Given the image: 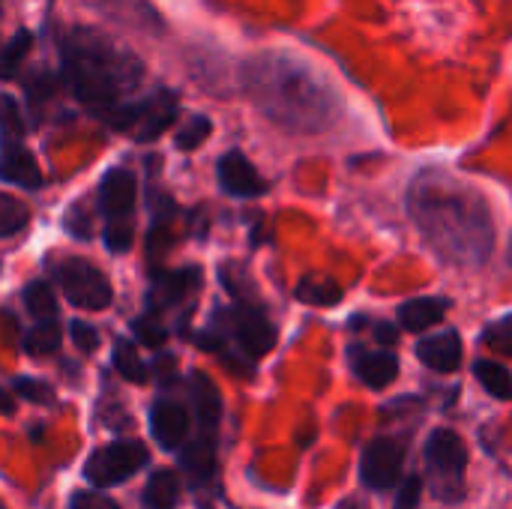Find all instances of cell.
<instances>
[{
    "instance_id": "obj_1",
    "label": "cell",
    "mask_w": 512,
    "mask_h": 509,
    "mask_svg": "<svg viewBox=\"0 0 512 509\" xmlns=\"http://www.w3.org/2000/svg\"><path fill=\"white\" fill-rule=\"evenodd\" d=\"M408 213L438 258L456 267H483L495 246V219L486 195L444 171L423 168L408 186Z\"/></svg>"
},
{
    "instance_id": "obj_2",
    "label": "cell",
    "mask_w": 512,
    "mask_h": 509,
    "mask_svg": "<svg viewBox=\"0 0 512 509\" xmlns=\"http://www.w3.org/2000/svg\"><path fill=\"white\" fill-rule=\"evenodd\" d=\"M240 84L255 108L288 132L318 135L342 117L336 87L309 60L291 51L252 54L240 66Z\"/></svg>"
},
{
    "instance_id": "obj_3",
    "label": "cell",
    "mask_w": 512,
    "mask_h": 509,
    "mask_svg": "<svg viewBox=\"0 0 512 509\" xmlns=\"http://www.w3.org/2000/svg\"><path fill=\"white\" fill-rule=\"evenodd\" d=\"M57 48L63 81L84 108L108 123L111 114L132 102L129 96L144 78V63L123 42L96 27L72 24L57 39Z\"/></svg>"
},
{
    "instance_id": "obj_4",
    "label": "cell",
    "mask_w": 512,
    "mask_h": 509,
    "mask_svg": "<svg viewBox=\"0 0 512 509\" xmlns=\"http://www.w3.org/2000/svg\"><path fill=\"white\" fill-rule=\"evenodd\" d=\"M426 465L435 480L438 498L456 504L465 498V471H468V447L453 429H438L426 444Z\"/></svg>"
},
{
    "instance_id": "obj_5",
    "label": "cell",
    "mask_w": 512,
    "mask_h": 509,
    "mask_svg": "<svg viewBox=\"0 0 512 509\" xmlns=\"http://www.w3.org/2000/svg\"><path fill=\"white\" fill-rule=\"evenodd\" d=\"M177 120V96L171 90H156L144 99H135L129 105H123L108 126L111 129H132L138 141H156L171 123Z\"/></svg>"
},
{
    "instance_id": "obj_6",
    "label": "cell",
    "mask_w": 512,
    "mask_h": 509,
    "mask_svg": "<svg viewBox=\"0 0 512 509\" xmlns=\"http://www.w3.org/2000/svg\"><path fill=\"white\" fill-rule=\"evenodd\" d=\"M57 279H60V288L72 306L87 309V312H99V309L111 306V282L90 261H84V258L63 261L57 267Z\"/></svg>"
},
{
    "instance_id": "obj_7",
    "label": "cell",
    "mask_w": 512,
    "mask_h": 509,
    "mask_svg": "<svg viewBox=\"0 0 512 509\" xmlns=\"http://www.w3.org/2000/svg\"><path fill=\"white\" fill-rule=\"evenodd\" d=\"M147 465V447L138 441H117L108 444L102 450H96L87 465H84V477L93 486L111 489L117 483H126L129 477H135L141 468Z\"/></svg>"
},
{
    "instance_id": "obj_8",
    "label": "cell",
    "mask_w": 512,
    "mask_h": 509,
    "mask_svg": "<svg viewBox=\"0 0 512 509\" xmlns=\"http://www.w3.org/2000/svg\"><path fill=\"white\" fill-rule=\"evenodd\" d=\"M402 462H405V447L393 438H378L363 453L360 477L369 489L387 492L396 486V480L402 474Z\"/></svg>"
},
{
    "instance_id": "obj_9",
    "label": "cell",
    "mask_w": 512,
    "mask_h": 509,
    "mask_svg": "<svg viewBox=\"0 0 512 509\" xmlns=\"http://www.w3.org/2000/svg\"><path fill=\"white\" fill-rule=\"evenodd\" d=\"M228 315H231L228 321H231V333H234L237 345H240L252 360H258V357H264V354L273 351V345H276V330H273V324L264 318L261 309L237 306V309L228 312Z\"/></svg>"
},
{
    "instance_id": "obj_10",
    "label": "cell",
    "mask_w": 512,
    "mask_h": 509,
    "mask_svg": "<svg viewBox=\"0 0 512 509\" xmlns=\"http://www.w3.org/2000/svg\"><path fill=\"white\" fill-rule=\"evenodd\" d=\"M216 174H219V186L234 198H258L267 192V180L255 171V165L240 150H228L219 159Z\"/></svg>"
},
{
    "instance_id": "obj_11",
    "label": "cell",
    "mask_w": 512,
    "mask_h": 509,
    "mask_svg": "<svg viewBox=\"0 0 512 509\" xmlns=\"http://www.w3.org/2000/svg\"><path fill=\"white\" fill-rule=\"evenodd\" d=\"M135 198H138V180L132 171L126 168H111L102 177L99 186V204L108 216V222H129L132 210H135Z\"/></svg>"
},
{
    "instance_id": "obj_12",
    "label": "cell",
    "mask_w": 512,
    "mask_h": 509,
    "mask_svg": "<svg viewBox=\"0 0 512 509\" xmlns=\"http://www.w3.org/2000/svg\"><path fill=\"white\" fill-rule=\"evenodd\" d=\"M0 180L12 183V186H21V189H39L45 183L33 153L24 147V141H3V150H0Z\"/></svg>"
},
{
    "instance_id": "obj_13",
    "label": "cell",
    "mask_w": 512,
    "mask_h": 509,
    "mask_svg": "<svg viewBox=\"0 0 512 509\" xmlns=\"http://www.w3.org/2000/svg\"><path fill=\"white\" fill-rule=\"evenodd\" d=\"M87 3L96 6L111 21H120V24L135 27V30L162 33V18L156 15V9L147 0H87Z\"/></svg>"
},
{
    "instance_id": "obj_14",
    "label": "cell",
    "mask_w": 512,
    "mask_h": 509,
    "mask_svg": "<svg viewBox=\"0 0 512 509\" xmlns=\"http://www.w3.org/2000/svg\"><path fill=\"white\" fill-rule=\"evenodd\" d=\"M150 429L153 438L165 447V450H177L186 441L189 432V414L183 411V405L177 402H156L150 411Z\"/></svg>"
},
{
    "instance_id": "obj_15",
    "label": "cell",
    "mask_w": 512,
    "mask_h": 509,
    "mask_svg": "<svg viewBox=\"0 0 512 509\" xmlns=\"http://www.w3.org/2000/svg\"><path fill=\"white\" fill-rule=\"evenodd\" d=\"M417 357L432 372H456L462 366V339L453 330L429 336L417 345Z\"/></svg>"
},
{
    "instance_id": "obj_16",
    "label": "cell",
    "mask_w": 512,
    "mask_h": 509,
    "mask_svg": "<svg viewBox=\"0 0 512 509\" xmlns=\"http://www.w3.org/2000/svg\"><path fill=\"white\" fill-rule=\"evenodd\" d=\"M183 471L195 486H204L213 471H216V432L198 435L186 450H183Z\"/></svg>"
},
{
    "instance_id": "obj_17",
    "label": "cell",
    "mask_w": 512,
    "mask_h": 509,
    "mask_svg": "<svg viewBox=\"0 0 512 509\" xmlns=\"http://www.w3.org/2000/svg\"><path fill=\"white\" fill-rule=\"evenodd\" d=\"M354 372L357 378L372 387V390H384L396 381L399 375V360L387 351H375V354H354Z\"/></svg>"
},
{
    "instance_id": "obj_18",
    "label": "cell",
    "mask_w": 512,
    "mask_h": 509,
    "mask_svg": "<svg viewBox=\"0 0 512 509\" xmlns=\"http://www.w3.org/2000/svg\"><path fill=\"white\" fill-rule=\"evenodd\" d=\"M189 384H192V405L198 411V420H201L204 432H216V423L222 417V396H219V390L213 387V381L204 372H192Z\"/></svg>"
},
{
    "instance_id": "obj_19",
    "label": "cell",
    "mask_w": 512,
    "mask_h": 509,
    "mask_svg": "<svg viewBox=\"0 0 512 509\" xmlns=\"http://www.w3.org/2000/svg\"><path fill=\"white\" fill-rule=\"evenodd\" d=\"M450 309L447 300H438V297H417V300H408L402 309H399V321L405 330H429L435 324H441L444 312Z\"/></svg>"
},
{
    "instance_id": "obj_20",
    "label": "cell",
    "mask_w": 512,
    "mask_h": 509,
    "mask_svg": "<svg viewBox=\"0 0 512 509\" xmlns=\"http://www.w3.org/2000/svg\"><path fill=\"white\" fill-rule=\"evenodd\" d=\"M297 300L309 303V306H336L342 300V288L336 279L321 276V273H309L297 282Z\"/></svg>"
},
{
    "instance_id": "obj_21",
    "label": "cell",
    "mask_w": 512,
    "mask_h": 509,
    "mask_svg": "<svg viewBox=\"0 0 512 509\" xmlns=\"http://www.w3.org/2000/svg\"><path fill=\"white\" fill-rule=\"evenodd\" d=\"M180 501V480L171 471H156L150 483L144 486V507L147 509H174Z\"/></svg>"
},
{
    "instance_id": "obj_22",
    "label": "cell",
    "mask_w": 512,
    "mask_h": 509,
    "mask_svg": "<svg viewBox=\"0 0 512 509\" xmlns=\"http://www.w3.org/2000/svg\"><path fill=\"white\" fill-rule=\"evenodd\" d=\"M111 363L117 369V375L129 384H144L147 381V369L138 357V348L129 339H117L114 351H111Z\"/></svg>"
},
{
    "instance_id": "obj_23",
    "label": "cell",
    "mask_w": 512,
    "mask_h": 509,
    "mask_svg": "<svg viewBox=\"0 0 512 509\" xmlns=\"http://www.w3.org/2000/svg\"><path fill=\"white\" fill-rule=\"evenodd\" d=\"M30 48H33V36L27 30H15V36L6 45H0V81H9L21 72Z\"/></svg>"
},
{
    "instance_id": "obj_24",
    "label": "cell",
    "mask_w": 512,
    "mask_h": 509,
    "mask_svg": "<svg viewBox=\"0 0 512 509\" xmlns=\"http://www.w3.org/2000/svg\"><path fill=\"white\" fill-rule=\"evenodd\" d=\"M474 375L486 387L489 396H495V399H512V372L504 369L501 363L477 360L474 363Z\"/></svg>"
},
{
    "instance_id": "obj_25",
    "label": "cell",
    "mask_w": 512,
    "mask_h": 509,
    "mask_svg": "<svg viewBox=\"0 0 512 509\" xmlns=\"http://www.w3.org/2000/svg\"><path fill=\"white\" fill-rule=\"evenodd\" d=\"M192 285H198V270H195V267L180 270V273H162L159 282H156V297H159L165 306H171V303H177L180 297H186V291H189Z\"/></svg>"
},
{
    "instance_id": "obj_26",
    "label": "cell",
    "mask_w": 512,
    "mask_h": 509,
    "mask_svg": "<svg viewBox=\"0 0 512 509\" xmlns=\"http://www.w3.org/2000/svg\"><path fill=\"white\" fill-rule=\"evenodd\" d=\"M27 222H30V207L15 195L0 192V237H12L24 231Z\"/></svg>"
},
{
    "instance_id": "obj_27",
    "label": "cell",
    "mask_w": 512,
    "mask_h": 509,
    "mask_svg": "<svg viewBox=\"0 0 512 509\" xmlns=\"http://www.w3.org/2000/svg\"><path fill=\"white\" fill-rule=\"evenodd\" d=\"M24 306L39 321H54V315H57V300H54V291L48 282H30L24 288Z\"/></svg>"
},
{
    "instance_id": "obj_28",
    "label": "cell",
    "mask_w": 512,
    "mask_h": 509,
    "mask_svg": "<svg viewBox=\"0 0 512 509\" xmlns=\"http://www.w3.org/2000/svg\"><path fill=\"white\" fill-rule=\"evenodd\" d=\"M60 348V327L54 321H42L39 327L24 333V351L30 357H45V354H57Z\"/></svg>"
},
{
    "instance_id": "obj_29",
    "label": "cell",
    "mask_w": 512,
    "mask_h": 509,
    "mask_svg": "<svg viewBox=\"0 0 512 509\" xmlns=\"http://www.w3.org/2000/svg\"><path fill=\"white\" fill-rule=\"evenodd\" d=\"M213 132V123H210V117H204V114H195V117H189V123L177 132V150H183V153H189V150H198L204 141H207V135Z\"/></svg>"
},
{
    "instance_id": "obj_30",
    "label": "cell",
    "mask_w": 512,
    "mask_h": 509,
    "mask_svg": "<svg viewBox=\"0 0 512 509\" xmlns=\"http://www.w3.org/2000/svg\"><path fill=\"white\" fill-rule=\"evenodd\" d=\"M0 135L3 141H21L24 138V120L21 108L12 96L0 93Z\"/></svg>"
},
{
    "instance_id": "obj_31",
    "label": "cell",
    "mask_w": 512,
    "mask_h": 509,
    "mask_svg": "<svg viewBox=\"0 0 512 509\" xmlns=\"http://www.w3.org/2000/svg\"><path fill=\"white\" fill-rule=\"evenodd\" d=\"M483 345L495 348L498 354L512 357V315H504V318L492 321V324L483 330Z\"/></svg>"
},
{
    "instance_id": "obj_32",
    "label": "cell",
    "mask_w": 512,
    "mask_h": 509,
    "mask_svg": "<svg viewBox=\"0 0 512 509\" xmlns=\"http://www.w3.org/2000/svg\"><path fill=\"white\" fill-rule=\"evenodd\" d=\"M12 387H15V396L27 399L33 405H54V390L48 384L36 381V378H18Z\"/></svg>"
},
{
    "instance_id": "obj_33",
    "label": "cell",
    "mask_w": 512,
    "mask_h": 509,
    "mask_svg": "<svg viewBox=\"0 0 512 509\" xmlns=\"http://www.w3.org/2000/svg\"><path fill=\"white\" fill-rule=\"evenodd\" d=\"M132 240H135L132 222H108L105 246H108L111 252H129V249H132Z\"/></svg>"
},
{
    "instance_id": "obj_34",
    "label": "cell",
    "mask_w": 512,
    "mask_h": 509,
    "mask_svg": "<svg viewBox=\"0 0 512 509\" xmlns=\"http://www.w3.org/2000/svg\"><path fill=\"white\" fill-rule=\"evenodd\" d=\"M135 333H138V339L144 342V345H150V348H159L165 339H168V333H165V327L162 324H156L150 315H144V318H138L135 324Z\"/></svg>"
},
{
    "instance_id": "obj_35",
    "label": "cell",
    "mask_w": 512,
    "mask_h": 509,
    "mask_svg": "<svg viewBox=\"0 0 512 509\" xmlns=\"http://www.w3.org/2000/svg\"><path fill=\"white\" fill-rule=\"evenodd\" d=\"M69 336H72V342H75L84 354H93V351L99 348V333H96V327H90V324H84V321H72V324H69Z\"/></svg>"
},
{
    "instance_id": "obj_36",
    "label": "cell",
    "mask_w": 512,
    "mask_h": 509,
    "mask_svg": "<svg viewBox=\"0 0 512 509\" xmlns=\"http://www.w3.org/2000/svg\"><path fill=\"white\" fill-rule=\"evenodd\" d=\"M420 492H423V480L420 477H408L402 483V489H399V498H396V507L393 509H417Z\"/></svg>"
},
{
    "instance_id": "obj_37",
    "label": "cell",
    "mask_w": 512,
    "mask_h": 509,
    "mask_svg": "<svg viewBox=\"0 0 512 509\" xmlns=\"http://www.w3.org/2000/svg\"><path fill=\"white\" fill-rule=\"evenodd\" d=\"M69 509H120L111 498L96 495V492H75L69 498Z\"/></svg>"
},
{
    "instance_id": "obj_38",
    "label": "cell",
    "mask_w": 512,
    "mask_h": 509,
    "mask_svg": "<svg viewBox=\"0 0 512 509\" xmlns=\"http://www.w3.org/2000/svg\"><path fill=\"white\" fill-rule=\"evenodd\" d=\"M90 216L81 210V204L78 207H72L69 210V216H66V228L72 231V234H78V237H90L93 234V228H90V222H87Z\"/></svg>"
},
{
    "instance_id": "obj_39",
    "label": "cell",
    "mask_w": 512,
    "mask_h": 509,
    "mask_svg": "<svg viewBox=\"0 0 512 509\" xmlns=\"http://www.w3.org/2000/svg\"><path fill=\"white\" fill-rule=\"evenodd\" d=\"M375 339L381 342V345H396L399 342V330L393 327V324H375Z\"/></svg>"
},
{
    "instance_id": "obj_40",
    "label": "cell",
    "mask_w": 512,
    "mask_h": 509,
    "mask_svg": "<svg viewBox=\"0 0 512 509\" xmlns=\"http://www.w3.org/2000/svg\"><path fill=\"white\" fill-rule=\"evenodd\" d=\"M12 411H15V402L0 390V414H12Z\"/></svg>"
},
{
    "instance_id": "obj_41",
    "label": "cell",
    "mask_w": 512,
    "mask_h": 509,
    "mask_svg": "<svg viewBox=\"0 0 512 509\" xmlns=\"http://www.w3.org/2000/svg\"><path fill=\"white\" fill-rule=\"evenodd\" d=\"M0 509H6V504H3V501H0Z\"/></svg>"
},
{
    "instance_id": "obj_42",
    "label": "cell",
    "mask_w": 512,
    "mask_h": 509,
    "mask_svg": "<svg viewBox=\"0 0 512 509\" xmlns=\"http://www.w3.org/2000/svg\"><path fill=\"white\" fill-rule=\"evenodd\" d=\"M510 261H512V249H510Z\"/></svg>"
},
{
    "instance_id": "obj_43",
    "label": "cell",
    "mask_w": 512,
    "mask_h": 509,
    "mask_svg": "<svg viewBox=\"0 0 512 509\" xmlns=\"http://www.w3.org/2000/svg\"><path fill=\"white\" fill-rule=\"evenodd\" d=\"M0 6H3V0H0Z\"/></svg>"
}]
</instances>
